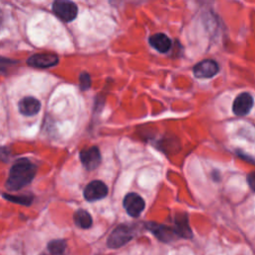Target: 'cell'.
Wrapping results in <instances>:
<instances>
[{
  "label": "cell",
  "instance_id": "cell-1",
  "mask_svg": "<svg viewBox=\"0 0 255 255\" xmlns=\"http://www.w3.org/2000/svg\"><path fill=\"white\" fill-rule=\"evenodd\" d=\"M37 171L36 165L27 158H19L10 168L6 181L8 190H19L28 185L34 178Z\"/></svg>",
  "mask_w": 255,
  "mask_h": 255
},
{
  "label": "cell",
  "instance_id": "cell-2",
  "mask_svg": "<svg viewBox=\"0 0 255 255\" xmlns=\"http://www.w3.org/2000/svg\"><path fill=\"white\" fill-rule=\"evenodd\" d=\"M132 230L128 225H119L117 228L113 230V232L110 234L107 245L110 248H119L123 245L127 244L131 238H132Z\"/></svg>",
  "mask_w": 255,
  "mask_h": 255
},
{
  "label": "cell",
  "instance_id": "cell-3",
  "mask_svg": "<svg viewBox=\"0 0 255 255\" xmlns=\"http://www.w3.org/2000/svg\"><path fill=\"white\" fill-rule=\"evenodd\" d=\"M53 11L60 19L71 22L77 17L78 7L72 1L58 0L53 3Z\"/></svg>",
  "mask_w": 255,
  "mask_h": 255
},
{
  "label": "cell",
  "instance_id": "cell-4",
  "mask_svg": "<svg viewBox=\"0 0 255 255\" xmlns=\"http://www.w3.org/2000/svg\"><path fill=\"white\" fill-rule=\"evenodd\" d=\"M123 205L128 215L137 217L144 209V200L134 192L128 193L123 201Z\"/></svg>",
  "mask_w": 255,
  "mask_h": 255
},
{
  "label": "cell",
  "instance_id": "cell-5",
  "mask_svg": "<svg viewBox=\"0 0 255 255\" xmlns=\"http://www.w3.org/2000/svg\"><path fill=\"white\" fill-rule=\"evenodd\" d=\"M108 186L101 180L91 181L84 189V196L88 201H96L106 197Z\"/></svg>",
  "mask_w": 255,
  "mask_h": 255
},
{
  "label": "cell",
  "instance_id": "cell-6",
  "mask_svg": "<svg viewBox=\"0 0 255 255\" xmlns=\"http://www.w3.org/2000/svg\"><path fill=\"white\" fill-rule=\"evenodd\" d=\"M80 159L82 164L88 169L93 170L97 168L101 162V153L97 146H90L80 152Z\"/></svg>",
  "mask_w": 255,
  "mask_h": 255
},
{
  "label": "cell",
  "instance_id": "cell-7",
  "mask_svg": "<svg viewBox=\"0 0 255 255\" xmlns=\"http://www.w3.org/2000/svg\"><path fill=\"white\" fill-rule=\"evenodd\" d=\"M219 71V66L218 64L210 59L203 60L199 62L194 68H193V74L196 78H211L215 76Z\"/></svg>",
  "mask_w": 255,
  "mask_h": 255
},
{
  "label": "cell",
  "instance_id": "cell-8",
  "mask_svg": "<svg viewBox=\"0 0 255 255\" xmlns=\"http://www.w3.org/2000/svg\"><path fill=\"white\" fill-rule=\"evenodd\" d=\"M59 62V58L57 55L52 53H40L31 56L27 63L29 66L35 68H49L56 66Z\"/></svg>",
  "mask_w": 255,
  "mask_h": 255
},
{
  "label": "cell",
  "instance_id": "cell-9",
  "mask_svg": "<svg viewBox=\"0 0 255 255\" xmlns=\"http://www.w3.org/2000/svg\"><path fill=\"white\" fill-rule=\"evenodd\" d=\"M253 103V97L249 93H242L235 98L232 111L236 116H245L251 111Z\"/></svg>",
  "mask_w": 255,
  "mask_h": 255
},
{
  "label": "cell",
  "instance_id": "cell-10",
  "mask_svg": "<svg viewBox=\"0 0 255 255\" xmlns=\"http://www.w3.org/2000/svg\"><path fill=\"white\" fill-rule=\"evenodd\" d=\"M146 228L150 232H152L154 234V236H156L159 240H161L163 242H169V241L173 240L174 236L176 235L174 229H171L168 226L153 223V222L147 223Z\"/></svg>",
  "mask_w": 255,
  "mask_h": 255
},
{
  "label": "cell",
  "instance_id": "cell-11",
  "mask_svg": "<svg viewBox=\"0 0 255 255\" xmlns=\"http://www.w3.org/2000/svg\"><path fill=\"white\" fill-rule=\"evenodd\" d=\"M18 109L20 113L24 116H27V117L35 116L39 113L41 109V104L36 98L25 97L19 102Z\"/></svg>",
  "mask_w": 255,
  "mask_h": 255
},
{
  "label": "cell",
  "instance_id": "cell-12",
  "mask_svg": "<svg viewBox=\"0 0 255 255\" xmlns=\"http://www.w3.org/2000/svg\"><path fill=\"white\" fill-rule=\"evenodd\" d=\"M149 44L158 52L166 53L171 47L170 39L163 33H156L149 37Z\"/></svg>",
  "mask_w": 255,
  "mask_h": 255
},
{
  "label": "cell",
  "instance_id": "cell-13",
  "mask_svg": "<svg viewBox=\"0 0 255 255\" xmlns=\"http://www.w3.org/2000/svg\"><path fill=\"white\" fill-rule=\"evenodd\" d=\"M174 231L177 236H181L183 238H190L192 236V232L188 224V218L185 213H179L176 215Z\"/></svg>",
  "mask_w": 255,
  "mask_h": 255
},
{
  "label": "cell",
  "instance_id": "cell-14",
  "mask_svg": "<svg viewBox=\"0 0 255 255\" xmlns=\"http://www.w3.org/2000/svg\"><path fill=\"white\" fill-rule=\"evenodd\" d=\"M74 222L78 227L87 229L91 227L93 223V219L88 211H86L85 209H78L74 213Z\"/></svg>",
  "mask_w": 255,
  "mask_h": 255
},
{
  "label": "cell",
  "instance_id": "cell-15",
  "mask_svg": "<svg viewBox=\"0 0 255 255\" xmlns=\"http://www.w3.org/2000/svg\"><path fill=\"white\" fill-rule=\"evenodd\" d=\"M67 243L64 239H54L47 244V251L52 255H65Z\"/></svg>",
  "mask_w": 255,
  "mask_h": 255
},
{
  "label": "cell",
  "instance_id": "cell-16",
  "mask_svg": "<svg viewBox=\"0 0 255 255\" xmlns=\"http://www.w3.org/2000/svg\"><path fill=\"white\" fill-rule=\"evenodd\" d=\"M3 197L11 202L26 205V206H29L33 201V196L31 195H11V194L4 193Z\"/></svg>",
  "mask_w": 255,
  "mask_h": 255
},
{
  "label": "cell",
  "instance_id": "cell-17",
  "mask_svg": "<svg viewBox=\"0 0 255 255\" xmlns=\"http://www.w3.org/2000/svg\"><path fill=\"white\" fill-rule=\"evenodd\" d=\"M91 86V78L88 73H82L80 75V87L83 91L88 90Z\"/></svg>",
  "mask_w": 255,
  "mask_h": 255
},
{
  "label": "cell",
  "instance_id": "cell-18",
  "mask_svg": "<svg viewBox=\"0 0 255 255\" xmlns=\"http://www.w3.org/2000/svg\"><path fill=\"white\" fill-rule=\"evenodd\" d=\"M14 64H16L15 61H12V60H9V59L0 57V73L7 72L8 68H9L10 66L14 65Z\"/></svg>",
  "mask_w": 255,
  "mask_h": 255
},
{
  "label": "cell",
  "instance_id": "cell-19",
  "mask_svg": "<svg viewBox=\"0 0 255 255\" xmlns=\"http://www.w3.org/2000/svg\"><path fill=\"white\" fill-rule=\"evenodd\" d=\"M247 182H248L249 187L253 191H255V171H252V172L248 173V175H247Z\"/></svg>",
  "mask_w": 255,
  "mask_h": 255
},
{
  "label": "cell",
  "instance_id": "cell-20",
  "mask_svg": "<svg viewBox=\"0 0 255 255\" xmlns=\"http://www.w3.org/2000/svg\"><path fill=\"white\" fill-rule=\"evenodd\" d=\"M7 153V151L4 149V148H2V147H0V158H4L5 156V154Z\"/></svg>",
  "mask_w": 255,
  "mask_h": 255
},
{
  "label": "cell",
  "instance_id": "cell-21",
  "mask_svg": "<svg viewBox=\"0 0 255 255\" xmlns=\"http://www.w3.org/2000/svg\"><path fill=\"white\" fill-rule=\"evenodd\" d=\"M2 22H3V16H2V12H1V10H0V27H1V25H2Z\"/></svg>",
  "mask_w": 255,
  "mask_h": 255
},
{
  "label": "cell",
  "instance_id": "cell-22",
  "mask_svg": "<svg viewBox=\"0 0 255 255\" xmlns=\"http://www.w3.org/2000/svg\"><path fill=\"white\" fill-rule=\"evenodd\" d=\"M40 255H52V254H50V253L47 251V252H43V253H41Z\"/></svg>",
  "mask_w": 255,
  "mask_h": 255
}]
</instances>
